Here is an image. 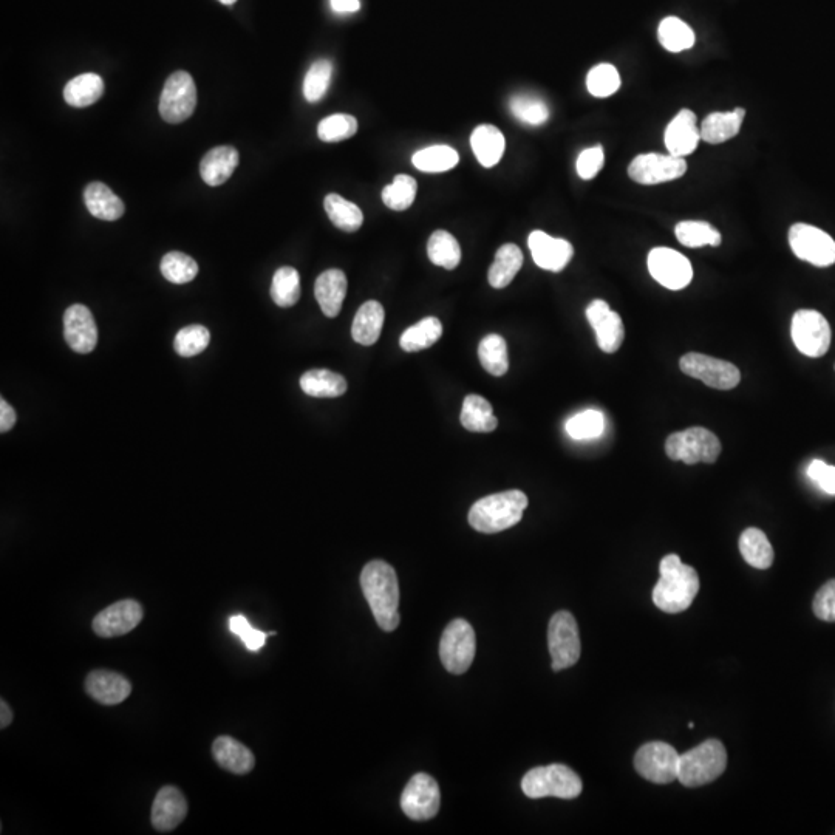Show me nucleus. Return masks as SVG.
Returning <instances> with one entry per match:
<instances>
[{
  "mask_svg": "<svg viewBox=\"0 0 835 835\" xmlns=\"http://www.w3.org/2000/svg\"><path fill=\"white\" fill-rule=\"evenodd\" d=\"M621 75L611 64H599L587 76V89L596 98H608L621 89Z\"/></svg>",
  "mask_w": 835,
  "mask_h": 835,
  "instance_id": "3c124183",
  "label": "nucleus"
},
{
  "mask_svg": "<svg viewBox=\"0 0 835 835\" xmlns=\"http://www.w3.org/2000/svg\"><path fill=\"white\" fill-rule=\"evenodd\" d=\"M528 245L536 265L553 273L565 270L574 256L573 245L568 240L554 239L543 231L531 232Z\"/></svg>",
  "mask_w": 835,
  "mask_h": 835,
  "instance_id": "aec40b11",
  "label": "nucleus"
},
{
  "mask_svg": "<svg viewBox=\"0 0 835 835\" xmlns=\"http://www.w3.org/2000/svg\"><path fill=\"white\" fill-rule=\"evenodd\" d=\"M789 245L798 259L811 265L826 268L835 263V240L828 232L808 223H795L791 226Z\"/></svg>",
  "mask_w": 835,
  "mask_h": 835,
  "instance_id": "ddd939ff",
  "label": "nucleus"
},
{
  "mask_svg": "<svg viewBox=\"0 0 835 835\" xmlns=\"http://www.w3.org/2000/svg\"><path fill=\"white\" fill-rule=\"evenodd\" d=\"M461 424L469 432H494L498 420L492 412L491 403L483 396L469 395L464 398L460 416Z\"/></svg>",
  "mask_w": 835,
  "mask_h": 835,
  "instance_id": "72a5a7b5",
  "label": "nucleus"
},
{
  "mask_svg": "<svg viewBox=\"0 0 835 835\" xmlns=\"http://www.w3.org/2000/svg\"><path fill=\"white\" fill-rule=\"evenodd\" d=\"M478 358L486 372L492 376H503L508 373L509 358L505 339L500 334H488L478 347Z\"/></svg>",
  "mask_w": 835,
  "mask_h": 835,
  "instance_id": "79ce46f5",
  "label": "nucleus"
},
{
  "mask_svg": "<svg viewBox=\"0 0 835 835\" xmlns=\"http://www.w3.org/2000/svg\"><path fill=\"white\" fill-rule=\"evenodd\" d=\"M347 276L341 270H327L317 277L314 296L327 317H336L347 294Z\"/></svg>",
  "mask_w": 835,
  "mask_h": 835,
  "instance_id": "a878e982",
  "label": "nucleus"
},
{
  "mask_svg": "<svg viewBox=\"0 0 835 835\" xmlns=\"http://www.w3.org/2000/svg\"><path fill=\"white\" fill-rule=\"evenodd\" d=\"M808 475L823 491L835 495V466H828L822 460H814L809 464Z\"/></svg>",
  "mask_w": 835,
  "mask_h": 835,
  "instance_id": "4d7b16f0",
  "label": "nucleus"
},
{
  "mask_svg": "<svg viewBox=\"0 0 835 835\" xmlns=\"http://www.w3.org/2000/svg\"><path fill=\"white\" fill-rule=\"evenodd\" d=\"M587 319L596 331L597 345L602 352L611 355L622 347L625 339L624 322L605 300L596 299L588 305Z\"/></svg>",
  "mask_w": 835,
  "mask_h": 835,
  "instance_id": "a211bd4d",
  "label": "nucleus"
},
{
  "mask_svg": "<svg viewBox=\"0 0 835 835\" xmlns=\"http://www.w3.org/2000/svg\"><path fill=\"white\" fill-rule=\"evenodd\" d=\"M523 794L529 798L557 797L573 800L582 794L579 775L565 764L534 767L522 780Z\"/></svg>",
  "mask_w": 835,
  "mask_h": 835,
  "instance_id": "39448f33",
  "label": "nucleus"
},
{
  "mask_svg": "<svg viewBox=\"0 0 835 835\" xmlns=\"http://www.w3.org/2000/svg\"><path fill=\"white\" fill-rule=\"evenodd\" d=\"M330 5L336 13H356L361 8L359 0H330Z\"/></svg>",
  "mask_w": 835,
  "mask_h": 835,
  "instance_id": "bf43d9fd",
  "label": "nucleus"
},
{
  "mask_svg": "<svg viewBox=\"0 0 835 835\" xmlns=\"http://www.w3.org/2000/svg\"><path fill=\"white\" fill-rule=\"evenodd\" d=\"M64 338L73 352L87 355L98 344V328L92 311L86 305L75 304L64 314Z\"/></svg>",
  "mask_w": 835,
  "mask_h": 835,
  "instance_id": "6ab92c4d",
  "label": "nucleus"
},
{
  "mask_svg": "<svg viewBox=\"0 0 835 835\" xmlns=\"http://www.w3.org/2000/svg\"><path fill=\"white\" fill-rule=\"evenodd\" d=\"M548 647L554 672L573 667L580 659L579 627L570 611H559L549 621Z\"/></svg>",
  "mask_w": 835,
  "mask_h": 835,
  "instance_id": "6e6552de",
  "label": "nucleus"
},
{
  "mask_svg": "<svg viewBox=\"0 0 835 835\" xmlns=\"http://www.w3.org/2000/svg\"><path fill=\"white\" fill-rule=\"evenodd\" d=\"M679 367L690 378L699 379L716 390H732L741 382L737 365L703 353H687L679 361Z\"/></svg>",
  "mask_w": 835,
  "mask_h": 835,
  "instance_id": "f8f14e48",
  "label": "nucleus"
},
{
  "mask_svg": "<svg viewBox=\"0 0 835 835\" xmlns=\"http://www.w3.org/2000/svg\"><path fill=\"white\" fill-rule=\"evenodd\" d=\"M605 152L604 147L594 146L590 149L583 150L576 161V171L582 180H593L600 169L604 167Z\"/></svg>",
  "mask_w": 835,
  "mask_h": 835,
  "instance_id": "5fc2aeb1",
  "label": "nucleus"
},
{
  "mask_svg": "<svg viewBox=\"0 0 835 835\" xmlns=\"http://www.w3.org/2000/svg\"><path fill=\"white\" fill-rule=\"evenodd\" d=\"M358 132V121L355 116L338 113L324 118L317 126V137L324 143H339L355 137Z\"/></svg>",
  "mask_w": 835,
  "mask_h": 835,
  "instance_id": "de8ad7c7",
  "label": "nucleus"
},
{
  "mask_svg": "<svg viewBox=\"0 0 835 835\" xmlns=\"http://www.w3.org/2000/svg\"><path fill=\"white\" fill-rule=\"evenodd\" d=\"M477 651L475 631L464 619H454L447 625L440 641V658L447 672L463 675L474 662Z\"/></svg>",
  "mask_w": 835,
  "mask_h": 835,
  "instance_id": "0eeeda50",
  "label": "nucleus"
},
{
  "mask_svg": "<svg viewBox=\"0 0 835 835\" xmlns=\"http://www.w3.org/2000/svg\"><path fill=\"white\" fill-rule=\"evenodd\" d=\"M274 304L282 308L293 307L300 299V276L291 266H282L274 273L271 283Z\"/></svg>",
  "mask_w": 835,
  "mask_h": 835,
  "instance_id": "37998d69",
  "label": "nucleus"
},
{
  "mask_svg": "<svg viewBox=\"0 0 835 835\" xmlns=\"http://www.w3.org/2000/svg\"><path fill=\"white\" fill-rule=\"evenodd\" d=\"M443 336V324L437 317H424L423 321L407 328L399 339V345L404 352H423L426 348L437 344Z\"/></svg>",
  "mask_w": 835,
  "mask_h": 835,
  "instance_id": "c9c22d12",
  "label": "nucleus"
},
{
  "mask_svg": "<svg viewBox=\"0 0 835 835\" xmlns=\"http://www.w3.org/2000/svg\"><path fill=\"white\" fill-rule=\"evenodd\" d=\"M300 389L313 398H338L347 392V381L330 370H310L300 378Z\"/></svg>",
  "mask_w": 835,
  "mask_h": 835,
  "instance_id": "473e14b6",
  "label": "nucleus"
},
{
  "mask_svg": "<svg viewBox=\"0 0 835 835\" xmlns=\"http://www.w3.org/2000/svg\"><path fill=\"white\" fill-rule=\"evenodd\" d=\"M509 110L520 123L542 126L549 120V107L542 98L532 95H514L509 99Z\"/></svg>",
  "mask_w": 835,
  "mask_h": 835,
  "instance_id": "c03bdc74",
  "label": "nucleus"
},
{
  "mask_svg": "<svg viewBox=\"0 0 835 835\" xmlns=\"http://www.w3.org/2000/svg\"><path fill=\"white\" fill-rule=\"evenodd\" d=\"M84 202L93 217L106 220V222L121 219L126 211L123 200L101 181H93L87 185L84 191Z\"/></svg>",
  "mask_w": 835,
  "mask_h": 835,
  "instance_id": "bb28decb",
  "label": "nucleus"
},
{
  "mask_svg": "<svg viewBox=\"0 0 835 835\" xmlns=\"http://www.w3.org/2000/svg\"><path fill=\"white\" fill-rule=\"evenodd\" d=\"M13 710L10 709L7 703H5V699L0 701V727L2 729H7L11 723H13Z\"/></svg>",
  "mask_w": 835,
  "mask_h": 835,
  "instance_id": "052dcab7",
  "label": "nucleus"
},
{
  "mask_svg": "<svg viewBox=\"0 0 835 835\" xmlns=\"http://www.w3.org/2000/svg\"><path fill=\"white\" fill-rule=\"evenodd\" d=\"M658 39L662 47L670 53H681L695 45V33L692 28L679 18L662 19L658 28Z\"/></svg>",
  "mask_w": 835,
  "mask_h": 835,
  "instance_id": "a19ab883",
  "label": "nucleus"
},
{
  "mask_svg": "<svg viewBox=\"0 0 835 835\" xmlns=\"http://www.w3.org/2000/svg\"><path fill=\"white\" fill-rule=\"evenodd\" d=\"M812 610L820 621L835 622V579L828 580L817 591Z\"/></svg>",
  "mask_w": 835,
  "mask_h": 835,
  "instance_id": "6e6d98bb",
  "label": "nucleus"
},
{
  "mask_svg": "<svg viewBox=\"0 0 835 835\" xmlns=\"http://www.w3.org/2000/svg\"><path fill=\"white\" fill-rule=\"evenodd\" d=\"M792 341L808 358H822L831 347V325L822 313L798 310L792 317Z\"/></svg>",
  "mask_w": 835,
  "mask_h": 835,
  "instance_id": "1a4fd4ad",
  "label": "nucleus"
},
{
  "mask_svg": "<svg viewBox=\"0 0 835 835\" xmlns=\"http://www.w3.org/2000/svg\"><path fill=\"white\" fill-rule=\"evenodd\" d=\"M361 588L372 608L376 624L384 631H395L399 617V583L393 566L384 560H372L361 573Z\"/></svg>",
  "mask_w": 835,
  "mask_h": 835,
  "instance_id": "f257e3e1",
  "label": "nucleus"
},
{
  "mask_svg": "<svg viewBox=\"0 0 835 835\" xmlns=\"http://www.w3.org/2000/svg\"><path fill=\"white\" fill-rule=\"evenodd\" d=\"M679 757L675 747L662 741L644 744L634 755V767L645 780L668 784L678 780Z\"/></svg>",
  "mask_w": 835,
  "mask_h": 835,
  "instance_id": "9b49d317",
  "label": "nucleus"
},
{
  "mask_svg": "<svg viewBox=\"0 0 835 835\" xmlns=\"http://www.w3.org/2000/svg\"><path fill=\"white\" fill-rule=\"evenodd\" d=\"M384 308L376 300L365 302L353 319L352 336L358 344L370 347L378 342L384 325Z\"/></svg>",
  "mask_w": 835,
  "mask_h": 835,
  "instance_id": "c756f323",
  "label": "nucleus"
},
{
  "mask_svg": "<svg viewBox=\"0 0 835 835\" xmlns=\"http://www.w3.org/2000/svg\"><path fill=\"white\" fill-rule=\"evenodd\" d=\"M16 421H18V415L14 412L13 407L4 398L0 399V432H10Z\"/></svg>",
  "mask_w": 835,
  "mask_h": 835,
  "instance_id": "13d9d810",
  "label": "nucleus"
},
{
  "mask_svg": "<svg viewBox=\"0 0 835 835\" xmlns=\"http://www.w3.org/2000/svg\"><path fill=\"white\" fill-rule=\"evenodd\" d=\"M664 141L668 154L681 158L692 155L701 141V130L696 126L695 112L682 109L665 129Z\"/></svg>",
  "mask_w": 835,
  "mask_h": 835,
  "instance_id": "412c9836",
  "label": "nucleus"
},
{
  "mask_svg": "<svg viewBox=\"0 0 835 835\" xmlns=\"http://www.w3.org/2000/svg\"><path fill=\"white\" fill-rule=\"evenodd\" d=\"M160 270L167 282L183 285L197 277L198 265L188 254L172 251L161 260Z\"/></svg>",
  "mask_w": 835,
  "mask_h": 835,
  "instance_id": "a18cd8bd",
  "label": "nucleus"
},
{
  "mask_svg": "<svg viewBox=\"0 0 835 835\" xmlns=\"http://www.w3.org/2000/svg\"><path fill=\"white\" fill-rule=\"evenodd\" d=\"M86 692L90 698L104 706H116L129 698L132 684L120 673L110 670H93L86 678Z\"/></svg>",
  "mask_w": 835,
  "mask_h": 835,
  "instance_id": "5701e85b",
  "label": "nucleus"
},
{
  "mask_svg": "<svg viewBox=\"0 0 835 835\" xmlns=\"http://www.w3.org/2000/svg\"><path fill=\"white\" fill-rule=\"evenodd\" d=\"M427 254L433 265L446 270H455L461 262V248L458 240L450 232L438 229L427 242Z\"/></svg>",
  "mask_w": 835,
  "mask_h": 835,
  "instance_id": "e433bc0d",
  "label": "nucleus"
},
{
  "mask_svg": "<svg viewBox=\"0 0 835 835\" xmlns=\"http://www.w3.org/2000/svg\"><path fill=\"white\" fill-rule=\"evenodd\" d=\"M720 438L706 427H690L675 432L665 441V454L670 460L686 464H713L720 458Z\"/></svg>",
  "mask_w": 835,
  "mask_h": 835,
  "instance_id": "423d86ee",
  "label": "nucleus"
},
{
  "mask_svg": "<svg viewBox=\"0 0 835 835\" xmlns=\"http://www.w3.org/2000/svg\"><path fill=\"white\" fill-rule=\"evenodd\" d=\"M219 2H222L223 5H234L237 0H219Z\"/></svg>",
  "mask_w": 835,
  "mask_h": 835,
  "instance_id": "680f3d73",
  "label": "nucleus"
},
{
  "mask_svg": "<svg viewBox=\"0 0 835 835\" xmlns=\"http://www.w3.org/2000/svg\"><path fill=\"white\" fill-rule=\"evenodd\" d=\"M687 172L686 158L668 154H641L631 161L628 175L639 185L653 186L668 183L684 177Z\"/></svg>",
  "mask_w": 835,
  "mask_h": 835,
  "instance_id": "2eb2a0df",
  "label": "nucleus"
},
{
  "mask_svg": "<svg viewBox=\"0 0 835 835\" xmlns=\"http://www.w3.org/2000/svg\"><path fill=\"white\" fill-rule=\"evenodd\" d=\"M418 185L410 175H396L392 185L382 191V202L392 211H406L413 205Z\"/></svg>",
  "mask_w": 835,
  "mask_h": 835,
  "instance_id": "49530a36",
  "label": "nucleus"
},
{
  "mask_svg": "<svg viewBox=\"0 0 835 835\" xmlns=\"http://www.w3.org/2000/svg\"><path fill=\"white\" fill-rule=\"evenodd\" d=\"M471 146L481 166L494 167L505 154V135L491 124H483L472 132Z\"/></svg>",
  "mask_w": 835,
  "mask_h": 835,
  "instance_id": "c85d7f7f",
  "label": "nucleus"
},
{
  "mask_svg": "<svg viewBox=\"0 0 835 835\" xmlns=\"http://www.w3.org/2000/svg\"><path fill=\"white\" fill-rule=\"evenodd\" d=\"M104 90L106 86L101 76L96 73H84L67 82L64 89L65 103L76 109H84L98 103L99 99L103 98Z\"/></svg>",
  "mask_w": 835,
  "mask_h": 835,
  "instance_id": "7c9ffc66",
  "label": "nucleus"
},
{
  "mask_svg": "<svg viewBox=\"0 0 835 835\" xmlns=\"http://www.w3.org/2000/svg\"><path fill=\"white\" fill-rule=\"evenodd\" d=\"M441 806V792L437 780L427 774L413 775L401 795V809L415 822H426L437 817Z\"/></svg>",
  "mask_w": 835,
  "mask_h": 835,
  "instance_id": "4468645a",
  "label": "nucleus"
},
{
  "mask_svg": "<svg viewBox=\"0 0 835 835\" xmlns=\"http://www.w3.org/2000/svg\"><path fill=\"white\" fill-rule=\"evenodd\" d=\"M211 342V333L203 325H189L178 331L175 336L174 348L178 355L183 358H192L200 355L208 348Z\"/></svg>",
  "mask_w": 835,
  "mask_h": 835,
  "instance_id": "603ef678",
  "label": "nucleus"
},
{
  "mask_svg": "<svg viewBox=\"0 0 835 835\" xmlns=\"http://www.w3.org/2000/svg\"><path fill=\"white\" fill-rule=\"evenodd\" d=\"M726 747L721 741L707 740L679 757L678 780L686 788H699L724 774Z\"/></svg>",
  "mask_w": 835,
  "mask_h": 835,
  "instance_id": "20e7f679",
  "label": "nucleus"
},
{
  "mask_svg": "<svg viewBox=\"0 0 835 835\" xmlns=\"http://www.w3.org/2000/svg\"><path fill=\"white\" fill-rule=\"evenodd\" d=\"M528 497L522 491L498 492L474 503L469 511V525L483 534H497L522 520Z\"/></svg>",
  "mask_w": 835,
  "mask_h": 835,
  "instance_id": "7ed1b4c3",
  "label": "nucleus"
},
{
  "mask_svg": "<svg viewBox=\"0 0 835 835\" xmlns=\"http://www.w3.org/2000/svg\"><path fill=\"white\" fill-rule=\"evenodd\" d=\"M188 815V801L180 789L164 786L152 805V826L160 832L174 831Z\"/></svg>",
  "mask_w": 835,
  "mask_h": 835,
  "instance_id": "4be33fe9",
  "label": "nucleus"
},
{
  "mask_svg": "<svg viewBox=\"0 0 835 835\" xmlns=\"http://www.w3.org/2000/svg\"><path fill=\"white\" fill-rule=\"evenodd\" d=\"M834 369H835V365H834Z\"/></svg>",
  "mask_w": 835,
  "mask_h": 835,
  "instance_id": "e2e57ef3",
  "label": "nucleus"
},
{
  "mask_svg": "<svg viewBox=\"0 0 835 835\" xmlns=\"http://www.w3.org/2000/svg\"><path fill=\"white\" fill-rule=\"evenodd\" d=\"M229 630H231L232 633L237 634V636L242 639L245 647L251 651L260 650V648L263 647V644H265L266 638H268V634L251 627L248 619H246L245 616H242V614H237V616H232L231 619H229Z\"/></svg>",
  "mask_w": 835,
  "mask_h": 835,
  "instance_id": "864d4df0",
  "label": "nucleus"
},
{
  "mask_svg": "<svg viewBox=\"0 0 835 835\" xmlns=\"http://www.w3.org/2000/svg\"><path fill=\"white\" fill-rule=\"evenodd\" d=\"M605 418L599 410L577 413L566 423V432L573 440H593L604 433Z\"/></svg>",
  "mask_w": 835,
  "mask_h": 835,
  "instance_id": "8fccbe9b",
  "label": "nucleus"
},
{
  "mask_svg": "<svg viewBox=\"0 0 835 835\" xmlns=\"http://www.w3.org/2000/svg\"><path fill=\"white\" fill-rule=\"evenodd\" d=\"M659 582L653 590V602L668 614L686 611L699 591V576L695 568L682 563L676 554H668L659 565Z\"/></svg>",
  "mask_w": 835,
  "mask_h": 835,
  "instance_id": "f03ea898",
  "label": "nucleus"
},
{
  "mask_svg": "<svg viewBox=\"0 0 835 835\" xmlns=\"http://www.w3.org/2000/svg\"><path fill=\"white\" fill-rule=\"evenodd\" d=\"M741 556L757 570H767L774 563V548L761 529L747 528L740 537Z\"/></svg>",
  "mask_w": 835,
  "mask_h": 835,
  "instance_id": "f704fd0d",
  "label": "nucleus"
},
{
  "mask_svg": "<svg viewBox=\"0 0 835 835\" xmlns=\"http://www.w3.org/2000/svg\"><path fill=\"white\" fill-rule=\"evenodd\" d=\"M324 208L331 223L342 231L356 232L364 223L361 209L339 194H328L324 200Z\"/></svg>",
  "mask_w": 835,
  "mask_h": 835,
  "instance_id": "4c0bfd02",
  "label": "nucleus"
},
{
  "mask_svg": "<svg viewBox=\"0 0 835 835\" xmlns=\"http://www.w3.org/2000/svg\"><path fill=\"white\" fill-rule=\"evenodd\" d=\"M523 265V253L514 243H506L495 254L494 263L489 268L488 280L491 287L501 290L508 287L514 277L519 274Z\"/></svg>",
  "mask_w": 835,
  "mask_h": 835,
  "instance_id": "2f4dec72",
  "label": "nucleus"
},
{
  "mask_svg": "<svg viewBox=\"0 0 835 835\" xmlns=\"http://www.w3.org/2000/svg\"><path fill=\"white\" fill-rule=\"evenodd\" d=\"M240 163L239 150L232 146H219L209 150L200 163V175L206 185H223L231 178Z\"/></svg>",
  "mask_w": 835,
  "mask_h": 835,
  "instance_id": "b1692460",
  "label": "nucleus"
},
{
  "mask_svg": "<svg viewBox=\"0 0 835 835\" xmlns=\"http://www.w3.org/2000/svg\"><path fill=\"white\" fill-rule=\"evenodd\" d=\"M333 64L328 59H319L311 65L304 79V96L308 103H319L330 89Z\"/></svg>",
  "mask_w": 835,
  "mask_h": 835,
  "instance_id": "09e8293b",
  "label": "nucleus"
},
{
  "mask_svg": "<svg viewBox=\"0 0 835 835\" xmlns=\"http://www.w3.org/2000/svg\"><path fill=\"white\" fill-rule=\"evenodd\" d=\"M197 106V87L188 72L172 73L164 82L160 96V115L166 123H185Z\"/></svg>",
  "mask_w": 835,
  "mask_h": 835,
  "instance_id": "9d476101",
  "label": "nucleus"
},
{
  "mask_svg": "<svg viewBox=\"0 0 835 835\" xmlns=\"http://www.w3.org/2000/svg\"><path fill=\"white\" fill-rule=\"evenodd\" d=\"M460 161V155L454 147L430 146L418 150L412 157L413 166L421 172L440 174L454 169Z\"/></svg>",
  "mask_w": 835,
  "mask_h": 835,
  "instance_id": "58836bf2",
  "label": "nucleus"
},
{
  "mask_svg": "<svg viewBox=\"0 0 835 835\" xmlns=\"http://www.w3.org/2000/svg\"><path fill=\"white\" fill-rule=\"evenodd\" d=\"M143 616L140 602L124 599L96 614L92 628L99 638H118L135 630L143 621Z\"/></svg>",
  "mask_w": 835,
  "mask_h": 835,
  "instance_id": "f3484780",
  "label": "nucleus"
},
{
  "mask_svg": "<svg viewBox=\"0 0 835 835\" xmlns=\"http://www.w3.org/2000/svg\"><path fill=\"white\" fill-rule=\"evenodd\" d=\"M212 757L231 774L245 775L253 771L256 758L253 752L231 737H219L212 744Z\"/></svg>",
  "mask_w": 835,
  "mask_h": 835,
  "instance_id": "393cba45",
  "label": "nucleus"
},
{
  "mask_svg": "<svg viewBox=\"0 0 835 835\" xmlns=\"http://www.w3.org/2000/svg\"><path fill=\"white\" fill-rule=\"evenodd\" d=\"M648 271L651 277L667 288L679 291L689 287L693 279V266L686 256L672 248L651 249L648 254Z\"/></svg>",
  "mask_w": 835,
  "mask_h": 835,
  "instance_id": "dca6fc26",
  "label": "nucleus"
},
{
  "mask_svg": "<svg viewBox=\"0 0 835 835\" xmlns=\"http://www.w3.org/2000/svg\"><path fill=\"white\" fill-rule=\"evenodd\" d=\"M676 239L687 248H703V246H720L721 232L713 228L710 223L701 220H686L676 225Z\"/></svg>",
  "mask_w": 835,
  "mask_h": 835,
  "instance_id": "ea45409f",
  "label": "nucleus"
},
{
  "mask_svg": "<svg viewBox=\"0 0 835 835\" xmlns=\"http://www.w3.org/2000/svg\"><path fill=\"white\" fill-rule=\"evenodd\" d=\"M746 110L737 107L732 112H713L704 118L701 126V140L709 144H721L732 140L740 133Z\"/></svg>",
  "mask_w": 835,
  "mask_h": 835,
  "instance_id": "cd10ccee",
  "label": "nucleus"
}]
</instances>
